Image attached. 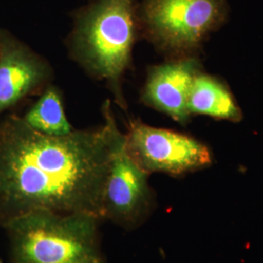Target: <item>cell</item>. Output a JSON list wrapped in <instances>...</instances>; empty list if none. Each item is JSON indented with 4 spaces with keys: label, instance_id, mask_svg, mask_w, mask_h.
<instances>
[{
    "label": "cell",
    "instance_id": "4",
    "mask_svg": "<svg viewBox=\"0 0 263 263\" xmlns=\"http://www.w3.org/2000/svg\"><path fill=\"white\" fill-rule=\"evenodd\" d=\"M224 14L226 0H143L140 18L161 46L185 51L195 47Z\"/></svg>",
    "mask_w": 263,
    "mask_h": 263
},
{
    "label": "cell",
    "instance_id": "7",
    "mask_svg": "<svg viewBox=\"0 0 263 263\" xmlns=\"http://www.w3.org/2000/svg\"><path fill=\"white\" fill-rule=\"evenodd\" d=\"M52 76L42 57L0 29V115L47 84Z\"/></svg>",
    "mask_w": 263,
    "mask_h": 263
},
{
    "label": "cell",
    "instance_id": "3",
    "mask_svg": "<svg viewBox=\"0 0 263 263\" xmlns=\"http://www.w3.org/2000/svg\"><path fill=\"white\" fill-rule=\"evenodd\" d=\"M99 221L89 214L47 211L19 217L5 227L13 263H104Z\"/></svg>",
    "mask_w": 263,
    "mask_h": 263
},
{
    "label": "cell",
    "instance_id": "1",
    "mask_svg": "<svg viewBox=\"0 0 263 263\" xmlns=\"http://www.w3.org/2000/svg\"><path fill=\"white\" fill-rule=\"evenodd\" d=\"M103 115L102 126L60 137L16 115L0 121V226L41 211L103 219L105 182L125 141L109 101Z\"/></svg>",
    "mask_w": 263,
    "mask_h": 263
},
{
    "label": "cell",
    "instance_id": "2",
    "mask_svg": "<svg viewBox=\"0 0 263 263\" xmlns=\"http://www.w3.org/2000/svg\"><path fill=\"white\" fill-rule=\"evenodd\" d=\"M138 19L135 0H95L77 14L68 38L73 60L105 81L122 108L123 76L131 62Z\"/></svg>",
    "mask_w": 263,
    "mask_h": 263
},
{
    "label": "cell",
    "instance_id": "6",
    "mask_svg": "<svg viewBox=\"0 0 263 263\" xmlns=\"http://www.w3.org/2000/svg\"><path fill=\"white\" fill-rule=\"evenodd\" d=\"M147 176L128 154L124 141L114 154L105 182L103 219L125 228L138 224L151 205Z\"/></svg>",
    "mask_w": 263,
    "mask_h": 263
},
{
    "label": "cell",
    "instance_id": "5",
    "mask_svg": "<svg viewBox=\"0 0 263 263\" xmlns=\"http://www.w3.org/2000/svg\"><path fill=\"white\" fill-rule=\"evenodd\" d=\"M125 148L146 173L181 175L209 165L207 146L177 132L151 127L134 120L125 134Z\"/></svg>",
    "mask_w": 263,
    "mask_h": 263
},
{
    "label": "cell",
    "instance_id": "11",
    "mask_svg": "<svg viewBox=\"0 0 263 263\" xmlns=\"http://www.w3.org/2000/svg\"><path fill=\"white\" fill-rule=\"evenodd\" d=\"M0 263H2V261H1V259H0Z\"/></svg>",
    "mask_w": 263,
    "mask_h": 263
},
{
    "label": "cell",
    "instance_id": "8",
    "mask_svg": "<svg viewBox=\"0 0 263 263\" xmlns=\"http://www.w3.org/2000/svg\"><path fill=\"white\" fill-rule=\"evenodd\" d=\"M197 74V63L192 59L155 66L147 77L142 100L176 121L185 123L190 114V89Z\"/></svg>",
    "mask_w": 263,
    "mask_h": 263
},
{
    "label": "cell",
    "instance_id": "9",
    "mask_svg": "<svg viewBox=\"0 0 263 263\" xmlns=\"http://www.w3.org/2000/svg\"><path fill=\"white\" fill-rule=\"evenodd\" d=\"M190 113L209 115L219 119L239 120V110L233 98L223 85L211 76H195L188 98Z\"/></svg>",
    "mask_w": 263,
    "mask_h": 263
},
{
    "label": "cell",
    "instance_id": "10",
    "mask_svg": "<svg viewBox=\"0 0 263 263\" xmlns=\"http://www.w3.org/2000/svg\"><path fill=\"white\" fill-rule=\"evenodd\" d=\"M22 118L29 127L45 135L60 137L74 130L66 117L62 96L51 85Z\"/></svg>",
    "mask_w": 263,
    "mask_h": 263
}]
</instances>
